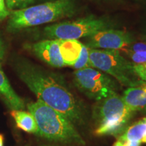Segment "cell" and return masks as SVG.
I'll use <instances>...</instances> for the list:
<instances>
[{
    "label": "cell",
    "instance_id": "6da1fadb",
    "mask_svg": "<svg viewBox=\"0 0 146 146\" xmlns=\"http://www.w3.org/2000/svg\"><path fill=\"white\" fill-rule=\"evenodd\" d=\"M15 70L37 100L65 115L72 123H83L81 104L61 78L24 58L16 60Z\"/></svg>",
    "mask_w": 146,
    "mask_h": 146
},
{
    "label": "cell",
    "instance_id": "7a4b0ae2",
    "mask_svg": "<svg viewBox=\"0 0 146 146\" xmlns=\"http://www.w3.org/2000/svg\"><path fill=\"white\" fill-rule=\"evenodd\" d=\"M78 10L77 0H54L11 11L7 23L9 33L53 23L71 17Z\"/></svg>",
    "mask_w": 146,
    "mask_h": 146
},
{
    "label": "cell",
    "instance_id": "3957f363",
    "mask_svg": "<svg viewBox=\"0 0 146 146\" xmlns=\"http://www.w3.org/2000/svg\"><path fill=\"white\" fill-rule=\"evenodd\" d=\"M28 110L36 120L38 135L54 141L85 144L70 120L41 100L29 104Z\"/></svg>",
    "mask_w": 146,
    "mask_h": 146
},
{
    "label": "cell",
    "instance_id": "277c9868",
    "mask_svg": "<svg viewBox=\"0 0 146 146\" xmlns=\"http://www.w3.org/2000/svg\"><path fill=\"white\" fill-rule=\"evenodd\" d=\"M97 135H118L125 130L134 112L118 93L97 102L93 113Z\"/></svg>",
    "mask_w": 146,
    "mask_h": 146
},
{
    "label": "cell",
    "instance_id": "5b68a950",
    "mask_svg": "<svg viewBox=\"0 0 146 146\" xmlns=\"http://www.w3.org/2000/svg\"><path fill=\"white\" fill-rule=\"evenodd\" d=\"M91 67L100 70L127 87L136 86L142 82L133 70V64L118 50L89 49Z\"/></svg>",
    "mask_w": 146,
    "mask_h": 146
},
{
    "label": "cell",
    "instance_id": "8992f818",
    "mask_svg": "<svg viewBox=\"0 0 146 146\" xmlns=\"http://www.w3.org/2000/svg\"><path fill=\"white\" fill-rule=\"evenodd\" d=\"M115 25L114 22L108 17L89 16L76 21L48 25L43 29V35L50 39H78L100 31L114 29Z\"/></svg>",
    "mask_w": 146,
    "mask_h": 146
},
{
    "label": "cell",
    "instance_id": "52a82bcc",
    "mask_svg": "<svg viewBox=\"0 0 146 146\" xmlns=\"http://www.w3.org/2000/svg\"><path fill=\"white\" fill-rule=\"evenodd\" d=\"M73 81L78 90L96 102L116 94L119 89L116 80L92 67L76 70L73 73Z\"/></svg>",
    "mask_w": 146,
    "mask_h": 146
},
{
    "label": "cell",
    "instance_id": "ba28073f",
    "mask_svg": "<svg viewBox=\"0 0 146 146\" xmlns=\"http://www.w3.org/2000/svg\"><path fill=\"white\" fill-rule=\"evenodd\" d=\"M135 41L129 32L115 29L102 30L85 37V44L89 49L120 50Z\"/></svg>",
    "mask_w": 146,
    "mask_h": 146
},
{
    "label": "cell",
    "instance_id": "9c48e42d",
    "mask_svg": "<svg viewBox=\"0 0 146 146\" xmlns=\"http://www.w3.org/2000/svg\"><path fill=\"white\" fill-rule=\"evenodd\" d=\"M41 61L55 68L66 66L60 51V39H47L27 46Z\"/></svg>",
    "mask_w": 146,
    "mask_h": 146
},
{
    "label": "cell",
    "instance_id": "30bf717a",
    "mask_svg": "<svg viewBox=\"0 0 146 146\" xmlns=\"http://www.w3.org/2000/svg\"><path fill=\"white\" fill-rule=\"evenodd\" d=\"M122 98L131 112H146V82L142 81L136 86L128 87Z\"/></svg>",
    "mask_w": 146,
    "mask_h": 146
},
{
    "label": "cell",
    "instance_id": "8fae6325",
    "mask_svg": "<svg viewBox=\"0 0 146 146\" xmlns=\"http://www.w3.org/2000/svg\"><path fill=\"white\" fill-rule=\"evenodd\" d=\"M0 95L8 106L13 110H22L25 108L23 100L18 96L10 84L8 78L0 66Z\"/></svg>",
    "mask_w": 146,
    "mask_h": 146
},
{
    "label": "cell",
    "instance_id": "7c38bea8",
    "mask_svg": "<svg viewBox=\"0 0 146 146\" xmlns=\"http://www.w3.org/2000/svg\"><path fill=\"white\" fill-rule=\"evenodd\" d=\"M83 43L78 39H60V51L66 66L72 67L81 54Z\"/></svg>",
    "mask_w": 146,
    "mask_h": 146
},
{
    "label": "cell",
    "instance_id": "4fadbf2b",
    "mask_svg": "<svg viewBox=\"0 0 146 146\" xmlns=\"http://www.w3.org/2000/svg\"><path fill=\"white\" fill-rule=\"evenodd\" d=\"M124 57L129 58L133 64H143L146 63V43L133 41L131 44L118 50Z\"/></svg>",
    "mask_w": 146,
    "mask_h": 146
},
{
    "label": "cell",
    "instance_id": "5bb4252c",
    "mask_svg": "<svg viewBox=\"0 0 146 146\" xmlns=\"http://www.w3.org/2000/svg\"><path fill=\"white\" fill-rule=\"evenodd\" d=\"M11 115L15 120L16 126L25 132L38 135V127L33 114L22 110H13Z\"/></svg>",
    "mask_w": 146,
    "mask_h": 146
},
{
    "label": "cell",
    "instance_id": "9a60e30c",
    "mask_svg": "<svg viewBox=\"0 0 146 146\" xmlns=\"http://www.w3.org/2000/svg\"><path fill=\"white\" fill-rule=\"evenodd\" d=\"M146 134V118L139 120L125 129L118 138V141L122 143L128 141H137L141 142L142 139Z\"/></svg>",
    "mask_w": 146,
    "mask_h": 146
},
{
    "label": "cell",
    "instance_id": "2e32d148",
    "mask_svg": "<svg viewBox=\"0 0 146 146\" xmlns=\"http://www.w3.org/2000/svg\"><path fill=\"white\" fill-rule=\"evenodd\" d=\"M88 67H91L89 62V48L83 43L79 58L76 60L75 64L72 66V68L75 70H79Z\"/></svg>",
    "mask_w": 146,
    "mask_h": 146
},
{
    "label": "cell",
    "instance_id": "e0dca14e",
    "mask_svg": "<svg viewBox=\"0 0 146 146\" xmlns=\"http://www.w3.org/2000/svg\"><path fill=\"white\" fill-rule=\"evenodd\" d=\"M6 6L9 10L14 11L31 6L36 0H5Z\"/></svg>",
    "mask_w": 146,
    "mask_h": 146
},
{
    "label": "cell",
    "instance_id": "ac0fdd59",
    "mask_svg": "<svg viewBox=\"0 0 146 146\" xmlns=\"http://www.w3.org/2000/svg\"><path fill=\"white\" fill-rule=\"evenodd\" d=\"M133 70L139 79L146 82V63L143 64H133Z\"/></svg>",
    "mask_w": 146,
    "mask_h": 146
},
{
    "label": "cell",
    "instance_id": "d6986e66",
    "mask_svg": "<svg viewBox=\"0 0 146 146\" xmlns=\"http://www.w3.org/2000/svg\"><path fill=\"white\" fill-rule=\"evenodd\" d=\"M10 11L6 6L5 0H0V21L8 18Z\"/></svg>",
    "mask_w": 146,
    "mask_h": 146
},
{
    "label": "cell",
    "instance_id": "ffe728a7",
    "mask_svg": "<svg viewBox=\"0 0 146 146\" xmlns=\"http://www.w3.org/2000/svg\"><path fill=\"white\" fill-rule=\"evenodd\" d=\"M5 55V46L3 44V42L0 37V62L2 61Z\"/></svg>",
    "mask_w": 146,
    "mask_h": 146
},
{
    "label": "cell",
    "instance_id": "44dd1931",
    "mask_svg": "<svg viewBox=\"0 0 146 146\" xmlns=\"http://www.w3.org/2000/svg\"><path fill=\"white\" fill-rule=\"evenodd\" d=\"M141 142L137 141H128L123 142V146H140Z\"/></svg>",
    "mask_w": 146,
    "mask_h": 146
},
{
    "label": "cell",
    "instance_id": "7402d4cb",
    "mask_svg": "<svg viewBox=\"0 0 146 146\" xmlns=\"http://www.w3.org/2000/svg\"><path fill=\"white\" fill-rule=\"evenodd\" d=\"M113 146H123V144L122 142H120L119 141H117L115 143L114 145H113Z\"/></svg>",
    "mask_w": 146,
    "mask_h": 146
},
{
    "label": "cell",
    "instance_id": "603a6c76",
    "mask_svg": "<svg viewBox=\"0 0 146 146\" xmlns=\"http://www.w3.org/2000/svg\"><path fill=\"white\" fill-rule=\"evenodd\" d=\"M3 137L1 135H0V146H3Z\"/></svg>",
    "mask_w": 146,
    "mask_h": 146
},
{
    "label": "cell",
    "instance_id": "cb8c5ba5",
    "mask_svg": "<svg viewBox=\"0 0 146 146\" xmlns=\"http://www.w3.org/2000/svg\"><path fill=\"white\" fill-rule=\"evenodd\" d=\"M141 143H146V134L145 135V136L143 137V138L142 139Z\"/></svg>",
    "mask_w": 146,
    "mask_h": 146
},
{
    "label": "cell",
    "instance_id": "d4e9b609",
    "mask_svg": "<svg viewBox=\"0 0 146 146\" xmlns=\"http://www.w3.org/2000/svg\"><path fill=\"white\" fill-rule=\"evenodd\" d=\"M143 40H144V41H145V42L146 43V33H145V34L143 35Z\"/></svg>",
    "mask_w": 146,
    "mask_h": 146
},
{
    "label": "cell",
    "instance_id": "484cf974",
    "mask_svg": "<svg viewBox=\"0 0 146 146\" xmlns=\"http://www.w3.org/2000/svg\"><path fill=\"white\" fill-rule=\"evenodd\" d=\"M109 1H121L122 0H109Z\"/></svg>",
    "mask_w": 146,
    "mask_h": 146
},
{
    "label": "cell",
    "instance_id": "4316f807",
    "mask_svg": "<svg viewBox=\"0 0 146 146\" xmlns=\"http://www.w3.org/2000/svg\"><path fill=\"white\" fill-rule=\"evenodd\" d=\"M135 1H141V0H135Z\"/></svg>",
    "mask_w": 146,
    "mask_h": 146
}]
</instances>
